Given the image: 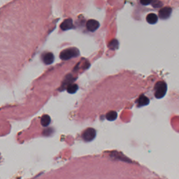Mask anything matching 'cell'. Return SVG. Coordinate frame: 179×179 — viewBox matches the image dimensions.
Masks as SVG:
<instances>
[{"label":"cell","instance_id":"cell-1","mask_svg":"<svg viewBox=\"0 0 179 179\" xmlns=\"http://www.w3.org/2000/svg\"><path fill=\"white\" fill-rule=\"evenodd\" d=\"M167 90V84L164 81H159L155 86V96L156 98H162L165 95Z\"/></svg>","mask_w":179,"mask_h":179},{"label":"cell","instance_id":"cell-2","mask_svg":"<svg viewBox=\"0 0 179 179\" xmlns=\"http://www.w3.org/2000/svg\"><path fill=\"white\" fill-rule=\"evenodd\" d=\"M172 11V9L169 6H165L160 10L159 16L161 19H167L170 16Z\"/></svg>","mask_w":179,"mask_h":179},{"label":"cell","instance_id":"cell-3","mask_svg":"<svg viewBox=\"0 0 179 179\" xmlns=\"http://www.w3.org/2000/svg\"><path fill=\"white\" fill-rule=\"evenodd\" d=\"M158 16H157L156 14L155 13H149V14L147 15L146 16V20L148 23L150 24H155L157 23L158 21Z\"/></svg>","mask_w":179,"mask_h":179},{"label":"cell","instance_id":"cell-4","mask_svg":"<svg viewBox=\"0 0 179 179\" xmlns=\"http://www.w3.org/2000/svg\"><path fill=\"white\" fill-rule=\"evenodd\" d=\"M86 134H88V135H84V139L86 141L92 140L95 136V132H93V130H90V132H86Z\"/></svg>","mask_w":179,"mask_h":179},{"label":"cell","instance_id":"cell-5","mask_svg":"<svg viewBox=\"0 0 179 179\" xmlns=\"http://www.w3.org/2000/svg\"><path fill=\"white\" fill-rule=\"evenodd\" d=\"M140 101H139V106H143V105H146L148 104V102H149V100H148V99L147 97H140Z\"/></svg>","mask_w":179,"mask_h":179},{"label":"cell","instance_id":"cell-6","mask_svg":"<svg viewBox=\"0 0 179 179\" xmlns=\"http://www.w3.org/2000/svg\"><path fill=\"white\" fill-rule=\"evenodd\" d=\"M117 113L115 112H110L107 114V119L109 120H113L116 118Z\"/></svg>","mask_w":179,"mask_h":179},{"label":"cell","instance_id":"cell-7","mask_svg":"<svg viewBox=\"0 0 179 179\" xmlns=\"http://www.w3.org/2000/svg\"><path fill=\"white\" fill-rule=\"evenodd\" d=\"M141 4H146H146H150V3H151V2H150V1H148V2H144V1H141Z\"/></svg>","mask_w":179,"mask_h":179}]
</instances>
